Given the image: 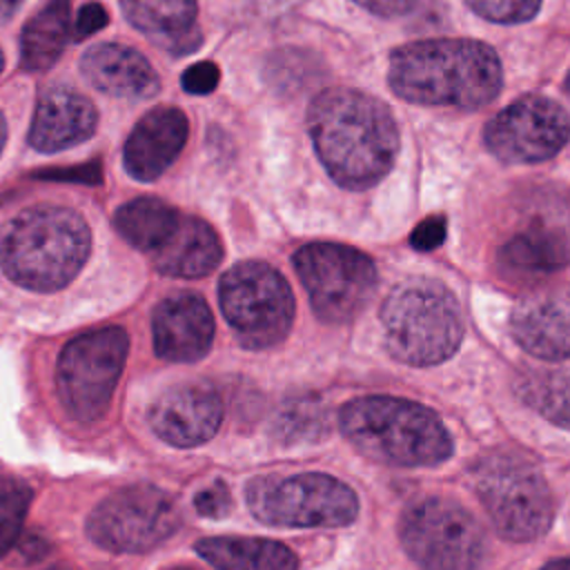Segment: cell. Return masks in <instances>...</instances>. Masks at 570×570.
Instances as JSON below:
<instances>
[{"label": "cell", "instance_id": "obj_35", "mask_svg": "<svg viewBox=\"0 0 570 570\" xmlns=\"http://www.w3.org/2000/svg\"><path fill=\"white\" fill-rule=\"evenodd\" d=\"M38 176H47L49 180H80V183H100V165H80L73 169H47Z\"/></svg>", "mask_w": 570, "mask_h": 570}, {"label": "cell", "instance_id": "obj_24", "mask_svg": "<svg viewBox=\"0 0 570 570\" xmlns=\"http://www.w3.org/2000/svg\"><path fill=\"white\" fill-rule=\"evenodd\" d=\"M69 0H49L36 11L20 36V67L24 71H47L69 42Z\"/></svg>", "mask_w": 570, "mask_h": 570}, {"label": "cell", "instance_id": "obj_17", "mask_svg": "<svg viewBox=\"0 0 570 570\" xmlns=\"http://www.w3.org/2000/svg\"><path fill=\"white\" fill-rule=\"evenodd\" d=\"M499 267L505 276L534 281L570 263V223L537 216L499 247Z\"/></svg>", "mask_w": 570, "mask_h": 570}, {"label": "cell", "instance_id": "obj_23", "mask_svg": "<svg viewBox=\"0 0 570 570\" xmlns=\"http://www.w3.org/2000/svg\"><path fill=\"white\" fill-rule=\"evenodd\" d=\"M196 552L216 570H296L294 552L272 539L256 537H207Z\"/></svg>", "mask_w": 570, "mask_h": 570}, {"label": "cell", "instance_id": "obj_28", "mask_svg": "<svg viewBox=\"0 0 570 570\" xmlns=\"http://www.w3.org/2000/svg\"><path fill=\"white\" fill-rule=\"evenodd\" d=\"M325 425L323 410L318 401H296L278 419V434L292 441L309 439V434H321Z\"/></svg>", "mask_w": 570, "mask_h": 570}, {"label": "cell", "instance_id": "obj_32", "mask_svg": "<svg viewBox=\"0 0 570 570\" xmlns=\"http://www.w3.org/2000/svg\"><path fill=\"white\" fill-rule=\"evenodd\" d=\"M445 238V218L443 216H430L425 220H421L412 236H410V243L414 249H421V252H430L434 247H439Z\"/></svg>", "mask_w": 570, "mask_h": 570}, {"label": "cell", "instance_id": "obj_25", "mask_svg": "<svg viewBox=\"0 0 570 570\" xmlns=\"http://www.w3.org/2000/svg\"><path fill=\"white\" fill-rule=\"evenodd\" d=\"M180 214L160 198L142 196L125 203L116 216L114 225L118 234L136 249L154 254L176 229Z\"/></svg>", "mask_w": 570, "mask_h": 570}, {"label": "cell", "instance_id": "obj_5", "mask_svg": "<svg viewBox=\"0 0 570 570\" xmlns=\"http://www.w3.org/2000/svg\"><path fill=\"white\" fill-rule=\"evenodd\" d=\"M387 352L407 365L425 367L448 361L463 338L456 296L434 278L399 283L381 307Z\"/></svg>", "mask_w": 570, "mask_h": 570}, {"label": "cell", "instance_id": "obj_11", "mask_svg": "<svg viewBox=\"0 0 570 570\" xmlns=\"http://www.w3.org/2000/svg\"><path fill=\"white\" fill-rule=\"evenodd\" d=\"M309 296V305L325 323L352 321L376 289L372 258L341 243H309L292 258Z\"/></svg>", "mask_w": 570, "mask_h": 570}, {"label": "cell", "instance_id": "obj_33", "mask_svg": "<svg viewBox=\"0 0 570 570\" xmlns=\"http://www.w3.org/2000/svg\"><path fill=\"white\" fill-rule=\"evenodd\" d=\"M107 24V11L100 2H87L80 7L76 22H73V33L78 40L100 31Z\"/></svg>", "mask_w": 570, "mask_h": 570}, {"label": "cell", "instance_id": "obj_36", "mask_svg": "<svg viewBox=\"0 0 570 570\" xmlns=\"http://www.w3.org/2000/svg\"><path fill=\"white\" fill-rule=\"evenodd\" d=\"M22 2L24 0H0V24L9 22L16 16V11L22 7Z\"/></svg>", "mask_w": 570, "mask_h": 570}, {"label": "cell", "instance_id": "obj_2", "mask_svg": "<svg viewBox=\"0 0 570 570\" xmlns=\"http://www.w3.org/2000/svg\"><path fill=\"white\" fill-rule=\"evenodd\" d=\"M387 82L407 102L479 109L499 96L503 71L485 42L436 38L399 47L390 56Z\"/></svg>", "mask_w": 570, "mask_h": 570}, {"label": "cell", "instance_id": "obj_40", "mask_svg": "<svg viewBox=\"0 0 570 570\" xmlns=\"http://www.w3.org/2000/svg\"><path fill=\"white\" fill-rule=\"evenodd\" d=\"M49 570H69L67 566H53V568H49Z\"/></svg>", "mask_w": 570, "mask_h": 570}, {"label": "cell", "instance_id": "obj_6", "mask_svg": "<svg viewBox=\"0 0 570 570\" xmlns=\"http://www.w3.org/2000/svg\"><path fill=\"white\" fill-rule=\"evenodd\" d=\"M472 485L503 539L525 543L550 530L552 492L530 456L512 450L488 452L472 468Z\"/></svg>", "mask_w": 570, "mask_h": 570}, {"label": "cell", "instance_id": "obj_42", "mask_svg": "<svg viewBox=\"0 0 570 570\" xmlns=\"http://www.w3.org/2000/svg\"><path fill=\"white\" fill-rule=\"evenodd\" d=\"M178 570H185V568H178Z\"/></svg>", "mask_w": 570, "mask_h": 570}, {"label": "cell", "instance_id": "obj_26", "mask_svg": "<svg viewBox=\"0 0 570 570\" xmlns=\"http://www.w3.org/2000/svg\"><path fill=\"white\" fill-rule=\"evenodd\" d=\"M517 394L543 419L570 430V372H528L517 381Z\"/></svg>", "mask_w": 570, "mask_h": 570}, {"label": "cell", "instance_id": "obj_38", "mask_svg": "<svg viewBox=\"0 0 570 570\" xmlns=\"http://www.w3.org/2000/svg\"><path fill=\"white\" fill-rule=\"evenodd\" d=\"M4 140H7V125H4V116L0 114V151L4 147Z\"/></svg>", "mask_w": 570, "mask_h": 570}, {"label": "cell", "instance_id": "obj_1", "mask_svg": "<svg viewBox=\"0 0 570 570\" xmlns=\"http://www.w3.org/2000/svg\"><path fill=\"white\" fill-rule=\"evenodd\" d=\"M314 151L327 174L345 189L376 185L399 154V129L392 111L356 89H327L307 111Z\"/></svg>", "mask_w": 570, "mask_h": 570}, {"label": "cell", "instance_id": "obj_27", "mask_svg": "<svg viewBox=\"0 0 570 570\" xmlns=\"http://www.w3.org/2000/svg\"><path fill=\"white\" fill-rule=\"evenodd\" d=\"M29 503L31 488L27 483L11 476H0V557L18 541Z\"/></svg>", "mask_w": 570, "mask_h": 570}, {"label": "cell", "instance_id": "obj_12", "mask_svg": "<svg viewBox=\"0 0 570 570\" xmlns=\"http://www.w3.org/2000/svg\"><path fill=\"white\" fill-rule=\"evenodd\" d=\"M180 525L174 499L149 483L120 488L102 499L87 519L89 539L111 552H145Z\"/></svg>", "mask_w": 570, "mask_h": 570}, {"label": "cell", "instance_id": "obj_21", "mask_svg": "<svg viewBox=\"0 0 570 570\" xmlns=\"http://www.w3.org/2000/svg\"><path fill=\"white\" fill-rule=\"evenodd\" d=\"M125 18L160 49L185 56L200 45L196 0H120Z\"/></svg>", "mask_w": 570, "mask_h": 570}, {"label": "cell", "instance_id": "obj_13", "mask_svg": "<svg viewBox=\"0 0 570 570\" xmlns=\"http://www.w3.org/2000/svg\"><path fill=\"white\" fill-rule=\"evenodd\" d=\"M570 138V114L552 98L530 94L494 114L485 129V147L503 163H541L557 156Z\"/></svg>", "mask_w": 570, "mask_h": 570}, {"label": "cell", "instance_id": "obj_37", "mask_svg": "<svg viewBox=\"0 0 570 570\" xmlns=\"http://www.w3.org/2000/svg\"><path fill=\"white\" fill-rule=\"evenodd\" d=\"M539 570H570V559L566 557V559H552V561H548L543 568H539Z\"/></svg>", "mask_w": 570, "mask_h": 570}, {"label": "cell", "instance_id": "obj_39", "mask_svg": "<svg viewBox=\"0 0 570 570\" xmlns=\"http://www.w3.org/2000/svg\"><path fill=\"white\" fill-rule=\"evenodd\" d=\"M563 89H566V94L570 96V73L566 76V82H563Z\"/></svg>", "mask_w": 570, "mask_h": 570}, {"label": "cell", "instance_id": "obj_19", "mask_svg": "<svg viewBox=\"0 0 570 570\" xmlns=\"http://www.w3.org/2000/svg\"><path fill=\"white\" fill-rule=\"evenodd\" d=\"M98 114L89 98L67 87L42 91L36 102L29 145L42 154L62 151L94 136Z\"/></svg>", "mask_w": 570, "mask_h": 570}, {"label": "cell", "instance_id": "obj_9", "mask_svg": "<svg viewBox=\"0 0 570 570\" xmlns=\"http://www.w3.org/2000/svg\"><path fill=\"white\" fill-rule=\"evenodd\" d=\"M218 301L238 341L252 350L278 345L294 323L289 283L263 261H245L229 267L220 276Z\"/></svg>", "mask_w": 570, "mask_h": 570}, {"label": "cell", "instance_id": "obj_18", "mask_svg": "<svg viewBox=\"0 0 570 570\" xmlns=\"http://www.w3.org/2000/svg\"><path fill=\"white\" fill-rule=\"evenodd\" d=\"M187 134L189 122L180 109H151L138 120L125 142L122 163L127 174L136 180L158 178L183 151Z\"/></svg>", "mask_w": 570, "mask_h": 570}, {"label": "cell", "instance_id": "obj_34", "mask_svg": "<svg viewBox=\"0 0 570 570\" xmlns=\"http://www.w3.org/2000/svg\"><path fill=\"white\" fill-rule=\"evenodd\" d=\"M363 9L381 18H399L410 13L419 0H354Z\"/></svg>", "mask_w": 570, "mask_h": 570}, {"label": "cell", "instance_id": "obj_14", "mask_svg": "<svg viewBox=\"0 0 570 570\" xmlns=\"http://www.w3.org/2000/svg\"><path fill=\"white\" fill-rule=\"evenodd\" d=\"M151 430L176 448L209 441L223 421V401L207 383H180L165 390L147 412Z\"/></svg>", "mask_w": 570, "mask_h": 570}, {"label": "cell", "instance_id": "obj_22", "mask_svg": "<svg viewBox=\"0 0 570 570\" xmlns=\"http://www.w3.org/2000/svg\"><path fill=\"white\" fill-rule=\"evenodd\" d=\"M223 245L209 223L180 214L171 236L151 254L154 267L165 276L200 278L218 267Z\"/></svg>", "mask_w": 570, "mask_h": 570}, {"label": "cell", "instance_id": "obj_41", "mask_svg": "<svg viewBox=\"0 0 570 570\" xmlns=\"http://www.w3.org/2000/svg\"><path fill=\"white\" fill-rule=\"evenodd\" d=\"M2 62H4V60H2V51H0V71H2Z\"/></svg>", "mask_w": 570, "mask_h": 570}, {"label": "cell", "instance_id": "obj_3", "mask_svg": "<svg viewBox=\"0 0 570 570\" xmlns=\"http://www.w3.org/2000/svg\"><path fill=\"white\" fill-rule=\"evenodd\" d=\"M91 234L69 207L38 205L9 218L0 229V269L33 292L65 287L85 265Z\"/></svg>", "mask_w": 570, "mask_h": 570}, {"label": "cell", "instance_id": "obj_20", "mask_svg": "<svg viewBox=\"0 0 570 570\" xmlns=\"http://www.w3.org/2000/svg\"><path fill=\"white\" fill-rule=\"evenodd\" d=\"M80 71L98 91L125 100L156 96L160 80L149 60L131 47L102 42L85 51Z\"/></svg>", "mask_w": 570, "mask_h": 570}, {"label": "cell", "instance_id": "obj_10", "mask_svg": "<svg viewBox=\"0 0 570 570\" xmlns=\"http://www.w3.org/2000/svg\"><path fill=\"white\" fill-rule=\"evenodd\" d=\"M127 345V332L116 325L80 334L65 345L56 365V392L73 419L89 423L107 412Z\"/></svg>", "mask_w": 570, "mask_h": 570}, {"label": "cell", "instance_id": "obj_4", "mask_svg": "<svg viewBox=\"0 0 570 570\" xmlns=\"http://www.w3.org/2000/svg\"><path fill=\"white\" fill-rule=\"evenodd\" d=\"M338 428L358 452L390 465L430 468L452 454L443 421L430 407L407 399H354L341 407Z\"/></svg>", "mask_w": 570, "mask_h": 570}, {"label": "cell", "instance_id": "obj_16", "mask_svg": "<svg viewBox=\"0 0 570 570\" xmlns=\"http://www.w3.org/2000/svg\"><path fill=\"white\" fill-rule=\"evenodd\" d=\"M154 347L165 361L191 363L203 358L214 341V316L191 292L163 298L154 312Z\"/></svg>", "mask_w": 570, "mask_h": 570}, {"label": "cell", "instance_id": "obj_31", "mask_svg": "<svg viewBox=\"0 0 570 570\" xmlns=\"http://www.w3.org/2000/svg\"><path fill=\"white\" fill-rule=\"evenodd\" d=\"M194 505H196L198 514L209 517V519H218V517L229 512L232 499H229V492H227V488L223 483H214V485L200 490L194 497Z\"/></svg>", "mask_w": 570, "mask_h": 570}, {"label": "cell", "instance_id": "obj_8", "mask_svg": "<svg viewBox=\"0 0 570 570\" xmlns=\"http://www.w3.org/2000/svg\"><path fill=\"white\" fill-rule=\"evenodd\" d=\"M399 537L423 570H481L488 557V537L479 521L445 497H425L407 505Z\"/></svg>", "mask_w": 570, "mask_h": 570}, {"label": "cell", "instance_id": "obj_30", "mask_svg": "<svg viewBox=\"0 0 570 570\" xmlns=\"http://www.w3.org/2000/svg\"><path fill=\"white\" fill-rule=\"evenodd\" d=\"M220 80V71L214 62L209 60H203V62H196L191 67L185 69L180 82H183V89L187 94H196V96H205V94H212L216 89Z\"/></svg>", "mask_w": 570, "mask_h": 570}, {"label": "cell", "instance_id": "obj_29", "mask_svg": "<svg viewBox=\"0 0 570 570\" xmlns=\"http://www.w3.org/2000/svg\"><path fill=\"white\" fill-rule=\"evenodd\" d=\"M468 7L499 24H519L525 20H532L541 7V0H465Z\"/></svg>", "mask_w": 570, "mask_h": 570}, {"label": "cell", "instance_id": "obj_15", "mask_svg": "<svg viewBox=\"0 0 570 570\" xmlns=\"http://www.w3.org/2000/svg\"><path fill=\"white\" fill-rule=\"evenodd\" d=\"M510 332L537 358H570V285H550L521 296L510 316Z\"/></svg>", "mask_w": 570, "mask_h": 570}, {"label": "cell", "instance_id": "obj_7", "mask_svg": "<svg viewBox=\"0 0 570 570\" xmlns=\"http://www.w3.org/2000/svg\"><path fill=\"white\" fill-rule=\"evenodd\" d=\"M245 501L258 521L281 528H341L358 514L354 490L323 472L256 476Z\"/></svg>", "mask_w": 570, "mask_h": 570}]
</instances>
